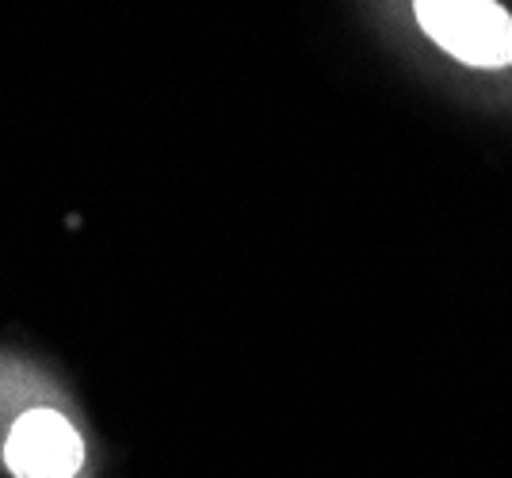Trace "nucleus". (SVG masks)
<instances>
[{
	"label": "nucleus",
	"mask_w": 512,
	"mask_h": 478,
	"mask_svg": "<svg viewBox=\"0 0 512 478\" xmlns=\"http://www.w3.org/2000/svg\"><path fill=\"white\" fill-rule=\"evenodd\" d=\"M0 478H107V444L43 352L0 341Z\"/></svg>",
	"instance_id": "nucleus-1"
},
{
	"label": "nucleus",
	"mask_w": 512,
	"mask_h": 478,
	"mask_svg": "<svg viewBox=\"0 0 512 478\" xmlns=\"http://www.w3.org/2000/svg\"><path fill=\"white\" fill-rule=\"evenodd\" d=\"M432 43L470 69L512 66V16L497 0H413Z\"/></svg>",
	"instance_id": "nucleus-2"
}]
</instances>
